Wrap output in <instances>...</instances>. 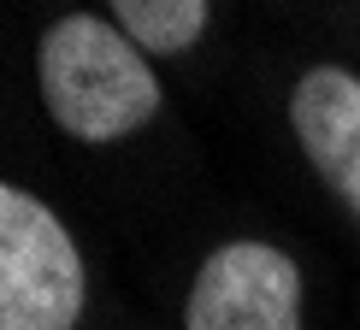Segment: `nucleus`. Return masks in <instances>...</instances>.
Masks as SVG:
<instances>
[{
	"instance_id": "nucleus-1",
	"label": "nucleus",
	"mask_w": 360,
	"mask_h": 330,
	"mask_svg": "<svg viewBox=\"0 0 360 330\" xmlns=\"http://www.w3.org/2000/svg\"><path fill=\"white\" fill-rule=\"evenodd\" d=\"M36 83L48 118L77 142H124L160 112V77L148 53L101 12H65L41 29Z\"/></svg>"
},
{
	"instance_id": "nucleus-2",
	"label": "nucleus",
	"mask_w": 360,
	"mask_h": 330,
	"mask_svg": "<svg viewBox=\"0 0 360 330\" xmlns=\"http://www.w3.org/2000/svg\"><path fill=\"white\" fill-rule=\"evenodd\" d=\"M89 272L41 194L0 183V330H77Z\"/></svg>"
},
{
	"instance_id": "nucleus-3",
	"label": "nucleus",
	"mask_w": 360,
	"mask_h": 330,
	"mask_svg": "<svg viewBox=\"0 0 360 330\" xmlns=\"http://www.w3.org/2000/svg\"><path fill=\"white\" fill-rule=\"evenodd\" d=\"M189 330H302V265L272 242H224L184 301Z\"/></svg>"
},
{
	"instance_id": "nucleus-4",
	"label": "nucleus",
	"mask_w": 360,
	"mask_h": 330,
	"mask_svg": "<svg viewBox=\"0 0 360 330\" xmlns=\"http://www.w3.org/2000/svg\"><path fill=\"white\" fill-rule=\"evenodd\" d=\"M290 130L307 165L325 177V189L349 213H360V77L342 65L302 71L290 95Z\"/></svg>"
},
{
	"instance_id": "nucleus-5",
	"label": "nucleus",
	"mask_w": 360,
	"mask_h": 330,
	"mask_svg": "<svg viewBox=\"0 0 360 330\" xmlns=\"http://www.w3.org/2000/svg\"><path fill=\"white\" fill-rule=\"evenodd\" d=\"M107 18L136 41L142 53H189L201 41L213 6L207 0H118Z\"/></svg>"
}]
</instances>
